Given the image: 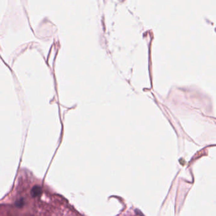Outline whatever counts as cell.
<instances>
[{"label":"cell","instance_id":"6da1fadb","mask_svg":"<svg viewBox=\"0 0 216 216\" xmlns=\"http://www.w3.org/2000/svg\"><path fill=\"white\" fill-rule=\"evenodd\" d=\"M42 192V189L39 186H34L31 190L30 195L32 197H37L41 195Z\"/></svg>","mask_w":216,"mask_h":216},{"label":"cell","instance_id":"7a4b0ae2","mask_svg":"<svg viewBox=\"0 0 216 216\" xmlns=\"http://www.w3.org/2000/svg\"><path fill=\"white\" fill-rule=\"evenodd\" d=\"M24 205V202H23V200L22 199L20 200H18L17 202H16V205L18 207H22L23 205Z\"/></svg>","mask_w":216,"mask_h":216}]
</instances>
